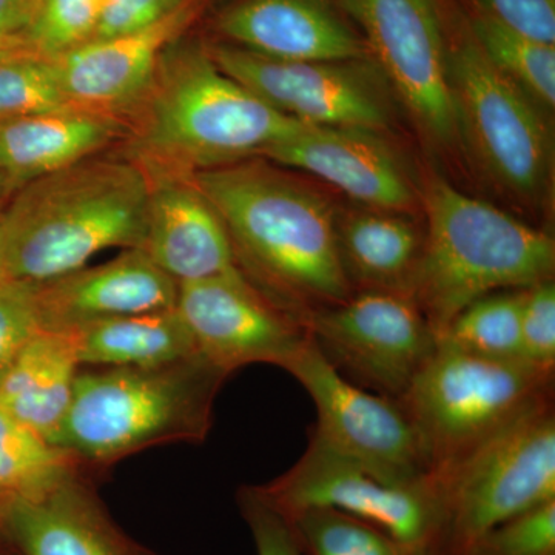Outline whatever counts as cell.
Listing matches in <instances>:
<instances>
[{
    "instance_id": "e575fe53",
    "label": "cell",
    "mask_w": 555,
    "mask_h": 555,
    "mask_svg": "<svg viewBox=\"0 0 555 555\" xmlns=\"http://www.w3.org/2000/svg\"><path fill=\"white\" fill-rule=\"evenodd\" d=\"M478 13L496 24L555 46V0H470Z\"/></svg>"
},
{
    "instance_id": "5b68a950",
    "label": "cell",
    "mask_w": 555,
    "mask_h": 555,
    "mask_svg": "<svg viewBox=\"0 0 555 555\" xmlns=\"http://www.w3.org/2000/svg\"><path fill=\"white\" fill-rule=\"evenodd\" d=\"M427 229L411 298L433 331H441L470 302L502 291L553 280L554 240L447 179L423 192Z\"/></svg>"
},
{
    "instance_id": "8d00e7d4",
    "label": "cell",
    "mask_w": 555,
    "mask_h": 555,
    "mask_svg": "<svg viewBox=\"0 0 555 555\" xmlns=\"http://www.w3.org/2000/svg\"><path fill=\"white\" fill-rule=\"evenodd\" d=\"M33 14L31 0H0V56L21 53Z\"/></svg>"
},
{
    "instance_id": "603a6c76",
    "label": "cell",
    "mask_w": 555,
    "mask_h": 555,
    "mask_svg": "<svg viewBox=\"0 0 555 555\" xmlns=\"http://www.w3.org/2000/svg\"><path fill=\"white\" fill-rule=\"evenodd\" d=\"M337 236L353 292L358 287L411 294L425 241L414 222L392 211H356L337 221Z\"/></svg>"
},
{
    "instance_id": "484cf974",
    "label": "cell",
    "mask_w": 555,
    "mask_h": 555,
    "mask_svg": "<svg viewBox=\"0 0 555 555\" xmlns=\"http://www.w3.org/2000/svg\"><path fill=\"white\" fill-rule=\"evenodd\" d=\"M524 292L525 288L495 292L470 302L438 332L437 345L491 360H524L520 347Z\"/></svg>"
},
{
    "instance_id": "3957f363",
    "label": "cell",
    "mask_w": 555,
    "mask_h": 555,
    "mask_svg": "<svg viewBox=\"0 0 555 555\" xmlns=\"http://www.w3.org/2000/svg\"><path fill=\"white\" fill-rule=\"evenodd\" d=\"M130 155L147 170L196 173L258 158L305 129L218 67L203 43L167 47L129 118Z\"/></svg>"
},
{
    "instance_id": "7a4b0ae2",
    "label": "cell",
    "mask_w": 555,
    "mask_h": 555,
    "mask_svg": "<svg viewBox=\"0 0 555 555\" xmlns=\"http://www.w3.org/2000/svg\"><path fill=\"white\" fill-rule=\"evenodd\" d=\"M149 196L131 155L100 153L22 185L0 211L3 276L49 283L107 248H144Z\"/></svg>"
},
{
    "instance_id": "4dcf8cb0",
    "label": "cell",
    "mask_w": 555,
    "mask_h": 555,
    "mask_svg": "<svg viewBox=\"0 0 555 555\" xmlns=\"http://www.w3.org/2000/svg\"><path fill=\"white\" fill-rule=\"evenodd\" d=\"M469 555H555V500L495 526Z\"/></svg>"
},
{
    "instance_id": "9a60e30c",
    "label": "cell",
    "mask_w": 555,
    "mask_h": 555,
    "mask_svg": "<svg viewBox=\"0 0 555 555\" xmlns=\"http://www.w3.org/2000/svg\"><path fill=\"white\" fill-rule=\"evenodd\" d=\"M258 158L308 171L374 210L404 214L415 204L406 167L379 131L306 126Z\"/></svg>"
},
{
    "instance_id": "7c38bea8",
    "label": "cell",
    "mask_w": 555,
    "mask_h": 555,
    "mask_svg": "<svg viewBox=\"0 0 555 555\" xmlns=\"http://www.w3.org/2000/svg\"><path fill=\"white\" fill-rule=\"evenodd\" d=\"M258 489L281 514L327 506L361 518L389 535L404 555H425L437 531L429 477L414 485L393 483L313 441L286 474Z\"/></svg>"
},
{
    "instance_id": "d4e9b609",
    "label": "cell",
    "mask_w": 555,
    "mask_h": 555,
    "mask_svg": "<svg viewBox=\"0 0 555 555\" xmlns=\"http://www.w3.org/2000/svg\"><path fill=\"white\" fill-rule=\"evenodd\" d=\"M78 474L86 473L67 451L0 409V503L43 494Z\"/></svg>"
},
{
    "instance_id": "ab89813d",
    "label": "cell",
    "mask_w": 555,
    "mask_h": 555,
    "mask_svg": "<svg viewBox=\"0 0 555 555\" xmlns=\"http://www.w3.org/2000/svg\"><path fill=\"white\" fill-rule=\"evenodd\" d=\"M2 246H0V280H3Z\"/></svg>"
},
{
    "instance_id": "d6986e66",
    "label": "cell",
    "mask_w": 555,
    "mask_h": 555,
    "mask_svg": "<svg viewBox=\"0 0 555 555\" xmlns=\"http://www.w3.org/2000/svg\"><path fill=\"white\" fill-rule=\"evenodd\" d=\"M147 171L149 257L178 284L240 269L224 221L192 173Z\"/></svg>"
},
{
    "instance_id": "1f68e13d",
    "label": "cell",
    "mask_w": 555,
    "mask_h": 555,
    "mask_svg": "<svg viewBox=\"0 0 555 555\" xmlns=\"http://www.w3.org/2000/svg\"><path fill=\"white\" fill-rule=\"evenodd\" d=\"M38 284L0 280V383L40 327Z\"/></svg>"
},
{
    "instance_id": "cb8c5ba5",
    "label": "cell",
    "mask_w": 555,
    "mask_h": 555,
    "mask_svg": "<svg viewBox=\"0 0 555 555\" xmlns=\"http://www.w3.org/2000/svg\"><path fill=\"white\" fill-rule=\"evenodd\" d=\"M75 338L80 366L156 367L198 356L177 308L101 321Z\"/></svg>"
},
{
    "instance_id": "2e32d148",
    "label": "cell",
    "mask_w": 555,
    "mask_h": 555,
    "mask_svg": "<svg viewBox=\"0 0 555 555\" xmlns=\"http://www.w3.org/2000/svg\"><path fill=\"white\" fill-rule=\"evenodd\" d=\"M0 540L16 555H155L113 520L86 474L0 503Z\"/></svg>"
},
{
    "instance_id": "44dd1931",
    "label": "cell",
    "mask_w": 555,
    "mask_h": 555,
    "mask_svg": "<svg viewBox=\"0 0 555 555\" xmlns=\"http://www.w3.org/2000/svg\"><path fill=\"white\" fill-rule=\"evenodd\" d=\"M127 138L126 119L76 105L0 120V171L17 190Z\"/></svg>"
},
{
    "instance_id": "74e56055",
    "label": "cell",
    "mask_w": 555,
    "mask_h": 555,
    "mask_svg": "<svg viewBox=\"0 0 555 555\" xmlns=\"http://www.w3.org/2000/svg\"><path fill=\"white\" fill-rule=\"evenodd\" d=\"M14 192H16V190L11 185L9 178L0 171V211H2V208L9 203Z\"/></svg>"
},
{
    "instance_id": "f35d334b",
    "label": "cell",
    "mask_w": 555,
    "mask_h": 555,
    "mask_svg": "<svg viewBox=\"0 0 555 555\" xmlns=\"http://www.w3.org/2000/svg\"><path fill=\"white\" fill-rule=\"evenodd\" d=\"M7 553H9V547L0 540V555H7Z\"/></svg>"
},
{
    "instance_id": "d590c367",
    "label": "cell",
    "mask_w": 555,
    "mask_h": 555,
    "mask_svg": "<svg viewBox=\"0 0 555 555\" xmlns=\"http://www.w3.org/2000/svg\"><path fill=\"white\" fill-rule=\"evenodd\" d=\"M189 2L190 0H102L93 40L147 30Z\"/></svg>"
},
{
    "instance_id": "4fadbf2b",
    "label": "cell",
    "mask_w": 555,
    "mask_h": 555,
    "mask_svg": "<svg viewBox=\"0 0 555 555\" xmlns=\"http://www.w3.org/2000/svg\"><path fill=\"white\" fill-rule=\"evenodd\" d=\"M230 78L270 107L313 127L382 131L390 105L382 73L372 60L280 61L221 43L208 49Z\"/></svg>"
},
{
    "instance_id": "8fae6325",
    "label": "cell",
    "mask_w": 555,
    "mask_h": 555,
    "mask_svg": "<svg viewBox=\"0 0 555 555\" xmlns=\"http://www.w3.org/2000/svg\"><path fill=\"white\" fill-rule=\"evenodd\" d=\"M364 35L369 56L430 142L452 147L459 118L448 40L436 0H339Z\"/></svg>"
},
{
    "instance_id": "ffe728a7",
    "label": "cell",
    "mask_w": 555,
    "mask_h": 555,
    "mask_svg": "<svg viewBox=\"0 0 555 555\" xmlns=\"http://www.w3.org/2000/svg\"><path fill=\"white\" fill-rule=\"evenodd\" d=\"M217 28L230 46L272 60H371L332 0H236L221 11Z\"/></svg>"
},
{
    "instance_id": "8992f818",
    "label": "cell",
    "mask_w": 555,
    "mask_h": 555,
    "mask_svg": "<svg viewBox=\"0 0 555 555\" xmlns=\"http://www.w3.org/2000/svg\"><path fill=\"white\" fill-rule=\"evenodd\" d=\"M427 477L438 525L425 555H469L495 526L555 500L553 393Z\"/></svg>"
},
{
    "instance_id": "60d3db41",
    "label": "cell",
    "mask_w": 555,
    "mask_h": 555,
    "mask_svg": "<svg viewBox=\"0 0 555 555\" xmlns=\"http://www.w3.org/2000/svg\"><path fill=\"white\" fill-rule=\"evenodd\" d=\"M31 2H33V5H35V10H36V7L39 5L40 0H31Z\"/></svg>"
},
{
    "instance_id": "ba28073f",
    "label": "cell",
    "mask_w": 555,
    "mask_h": 555,
    "mask_svg": "<svg viewBox=\"0 0 555 555\" xmlns=\"http://www.w3.org/2000/svg\"><path fill=\"white\" fill-rule=\"evenodd\" d=\"M460 134L488 178L521 203L550 190L553 141L543 109L494 67L467 27L448 42Z\"/></svg>"
},
{
    "instance_id": "5bb4252c",
    "label": "cell",
    "mask_w": 555,
    "mask_h": 555,
    "mask_svg": "<svg viewBox=\"0 0 555 555\" xmlns=\"http://www.w3.org/2000/svg\"><path fill=\"white\" fill-rule=\"evenodd\" d=\"M175 308L196 353L228 375L255 363L284 369L309 338L305 324L241 269L178 284Z\"/></svg>"
},
{
    "instance_id": "d6a6232c",
    "label": "cell",
    "mask_w": 555,
    "mask_h": 555,
    "mask_svg": "<svg viewBox=\"0 0 555 555\" xmlns=\"http://www.w3.org/2000/svg\"><path fill=\"white\" fill-rule=\"evenodd\" d=\"M521 358L545 371L555 369V284L525 288L520 313Z\"/></svg>"
},
{
    "instance_id": "83f0119b",
    "label": "cell",
    "mask_w": 555,
    "mask_h": 555,
    "mask_svg": "<svg viewBox=\"0 0 555 555\" xmlns=\"http://www.w3.org/2000/svg\"><path fill=\"white\" fill-rule=\"evenodd\" d=\"M299 555H404L374 525L335 507L309 506L283 514Z\"/></svg>"
},
{
    "instance_id": "b9f144b4",
    "label": "cell",
    "mask_w": 555,
    "mask_h": 555,
    "mask_svg": "<svg viewBox=\"0 0 555 555\" xmlns=\"http://www.w3.org/2000/svg\"><path fill=\"white\" fill-rule=\"evenodd\" d=\"M7 555H16V554L11 553V551L9 550V553H7Z\"/></svg>"
},
{
    "instance_id": "f1b7e54d",
    "label": "cell",
    "mask_w": 555,
    "mask_h": 555,
    "mask_svg": "<svg viewBox=\"0 0 555 555\" xmlns=\"http://www.w3.org/2000/svg\"><path fill=\"white\" fill-rule=\"evenodd\" d=\"M56 62L27 53L0 56V120L69 107Z\"/></svg>"
},
{
    "instance_id": "30bf717a",
    "label": "cell",
    "mask_w": 555,
    "mask_h": 555,
    "mask_svg": "<svg viewBox=\"0 0 555 555\" xmlns=\"http://www.w3.org/2000/svg\"><path fill=\"white\" fill-rule=\"evenodd\" d=\"M305 327L343 377L397 400L437 349L436 332L414 299L400 292H353L310 313Z\"/></svg>"
},
{
    "instance_id": "9c48e42d",
    "label": "cell",
    "mask_w": 555,
    "mask_h": 555,
    "mask_svg": "<svg viewBox=\"0 0 555 555\" xmlns=\"http://www.w3.org/2000/svg\"><path fill=\"white\" fill-rule=\"evenodd\" d=\"M284 369L315 404L310 441L393 483H420L429 476L422 438L400 400L369 392L343 377L310 335Z\"/></svg>"
},
{
    "instance_id": "277c9868",
    "label": "cell",
    "mask_w": 555,
    "mask_h": 555,
    "mask_svg": "<svg viewBox=\"0 0 555 555\" xmlns=\"http://www.w3.org/2000/svg\"><path fill=\"white\" fill-rule=\"evenodd\" d=\"M228 378L199 356L166 366L80 371L54 444L86 473L159 444L201 443Z\"/></svg>"
},
{
    "instance_id": "836d02e7",
    "label": "cell",
    "mask_w": 555,
    "mask_h": 555,
    "mask_svg": "<svg viewBox=\"0 0 555 555\" xmlns=\"http://www.w3.org/2000/svg\"><path fill=\"white\" fill-rule=\"evenodd\" d=\"M238 506L250 529L257 555H299L286 517L261 494L258 486L240 489Z\"/></svg>"
},
{
    "instance_id": "52a82bcc",
    "label": "cell",
    "mask_w": 555,
    "mask_h": 555,
    "mask_svg": "<svg viewBox=\"0 0 555 555\" xmlns=\"http://www.w3.org/2000/svg\"><path fill=\"white\" fill-rule=\"evenodd\" d=\"M554 372L524 360H491L437 345L400 398L418 430L429 474L465 455L535 401Z\"/></svg>"
},
{
    "instance_id": "f546056e",
    "label": "cell",
    "mask_w": 555,
    "mask_h": 555,
    "mask_svg": "<svg viewBox=\"0 0 555 555\" xmlns=\"http://www.w3.org/2000/svg\"><path fill=\"white\" fill-rule=\"evenodd\" d=\"M102 0H40L21 53L57 61L93 40Z\"/></svg>"
},
{
    "instance_id": "ac0fdd59",
    "label": "cell",
    "mask_w": 555,
    "mask_h": 555,
    "mask_svg": "<svg viewBox=\"0 0 555 555\" xmlns=\"http://www.w3.org/2000/svg\"><path fill=\"white\" fill-rule=\"evenodd\" d=\"M177 295V281L144 248H129L104 264L38 284L36 299L42 331L75 334L113 318L175 308Z\"/></svg>"
},
{
    "instance_id": "e0dca14e",
    "label": "cell",
    "mask_w": 555,
    "mask_h": 555,
    "mask_svg": "<svg viewBox=\"0 0 555 555\" xmlns=\"http://www.w3.org/2000/svg\"><path fill=\"white\" fill-rule=\"evenodd\" d=\"M201 11L190 0L147 30L90 40L56 62L62 90L76 107L129 118L147 93L164 51L182 38Z\"/></svg>"
},
{
    "instance_id": "6da1fadb",
    "label": "cell",
    "mask_w": 555,
    "mask_h": 555,
    "mask_svg": "<svg viewBox=\"0 0 555 555\" xmlns=\"http://www.w3.org/2000/svg\"><path fill=\"white\" fill-rule=\"evenodd\" d=\"M192 177L224 221L241 272L302 324L353 294L338 219L315 190L259 158Z\"/></svg>"
},
{
    "instance_id": "7402d4cb",
    "label": "cell",
    "mask_w": 555,
    "mask_h": 555,
    "mask_svg": "<svg viewBox=\"0 0 555 555\" xmlns=\"http://www.w3.org/2000/svg\"><path fill=\"white\" fill-rule=\"evenodd\" d=\"M80 367L75 334L38 332L0 383V409L56 443Z\"/></svg>"
},
{
    "instance_id": "4316f807",
    "label": "cell",
    "mask_w": 555,
    "mask_h": 555,
    "mask_svg": "<svg viewBox=\"0 0 555 555\" xmlns=\"http://www.w3.org/2000/svg\"><path fill=\"white\" fill-rule=\"evenodd\" d=\"M466 27L499 72L540 108L554 109L555 46L507 30L478 11L469 17Z\"/></svg>"
}]
</instances>
